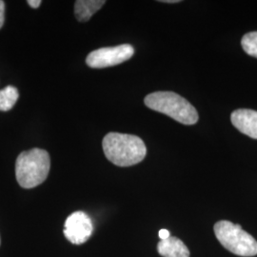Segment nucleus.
I'll use <instances>...</instances> for the list:
<instances>
[{"label": "nucleus", "instance_id": "obj_15", "mask_svg": "<svg viewBox=\"0 0 257 257\" xmlns=\"http://www.w3.org/2000/svg\"><path fill=\"white\" fill-rule=\"evenodd\" d=\"M159 2H162V3H178V2H180V0H160Z\"/></svg>", "mask_w": 257, "mask_h": 257}, {"label": "nucleus", "instance_id": "obj_13", "mask_svg": "<svg viewBox=\"0 0 257 257\" xmlns=\"http://www.w3.org/2000/svg\"><path fill=\"white\" fill-rule=\"evenodd\" d=\"M158 236H159V238L161 239V240H166V239L171 237V233H170L169 230L163 229V230H159Z\"/></svg>", "mask_w": 257, "mask_h": 257}, {"label": "nucleus", "instance_id": "obj_2", "mask_svg": "<svg viewBox=\"0 0 257 257\" xmlns=\"http://www.w3.org/2000/svg\"><path fill=\"white\" fill-rule=\"evenodd\" d=\"M51 168V158L45 150L35 148L19 155L16 163V175L24 189H33L46 180Z\"/></svg>", "mask_w": 257, "mask_h": 257}, {"label": "nucleus", "instance_id": "obj_1", "mask_svg": "<svg viewBox=\"0 0 257 257\" xmlns=\"http://www.w3.org/2000/svg\"><path fill=\"white\" fill-rule=\"evenodd\" d=\"M102 147L106 158L118 167L138 164L147 155L144 141L134 135L109 133L103 138Z\"/></svg>", "mask_w": 257, "mask_h": 257}, {"label": "nucleus", "instance_id": "obj_11", "mask_svg": "<svg viewBox=\"0 0 257 257\" xmlns=\"http://www.w3.org/2000/svg\"><path fill=\"white\" fill-rule=\"evenodd\" d=\"M241 45L245 53L257 58V32H250L242 37Z\"/></svg>", "mask_w": 257, "mask_h": 257}, {"label": "nucleus", "instance_id": "obj_9", "mask_svg": "<svg viewBox=\"0 0 257 257\" xmlns=\"http://www.w3.org/2000/svg\"><path fill=\"white\" fill-rule=\"evenodd\" d=\"M104 0H77L74 3V15L80 22H86L102 8Z\"/></svg>", "mask_w": 257, "mask_h": 257}, {"label": "nucleus", "instance_id": "obj_10", "mask_svg": "<svg viewBox=\"0 0 257 257\" xmlns=\"http://www.w3.org/2000/svg\"><path fill=\"white\" fill-rule=\"evenodd\" d=\"M19 91L16 87L7 86L0 91V110H10L19 99Z\"/></svg>", "mask_w": 257, "mask_h": 257}, {"label": "nucleus", "instance_id": "obj_5", "mask_svg": "<svg viewBox=\"0 0 257 257\" xmlns=\"http://www.w3.org/2000/svg\"><path fill=\"white\" fill-rule=\"evenodd\" d=\"M134 54L135 49L131 44L100 48L88 55L86 63L93 69H103L121 64L131 59Z\"/></svg>", "mask_w": 257, "mask_h": 257}, {"label": "nucleus", "instance_id": "obj_4", "mask_svg": "<svg viewBox=\"0 0 257 257\" xmlns=\"http://www.w3.org/2000/svg\"><path fill=\"white\" fill-rule=\"evenodd\" d=\"M214 234L221 245L233 254L250 257L257 254V241L238 224L221 220L213 226Z\"/></svg>", "mask_w": 257, "mask_h": 257}, {"label": "nucleus", "instance_id": "obj_14", "mask_svg": "<svg viewBox=\"0 0 257 257\" xmlns=\"http://www.w3.org/2000/svg\"><path fill=\"white\" fill-rule=\"evenodd\" d=\"M28 4H29L30 7L34 8V9H37V8L40 6L41 1H40V0H29V1H28Z\"/></svg>", "mask_w": 257, "mask_h": 257}, {"label": "nucleus", "instance_id": "obj_6", "mask_svg": "<svg viewBox=\"0 0 257 257\" xmlns=\"http://www.w3.org/2000/svg\"><path fill=\"white\" fill-rule=\"evenodd\" d=\"M92 231V219L84 211H75L65 221V237L74 245H81L88 241Z\"/></svg>", "mask_w": 257, "mask_h": 257}, {"label": "nucleus", "instance_id": "obj_7", "mask_svg": "<svg viewBox=\"0 0 257 257\" xmlns=\"http://www.w3.org/2000/svg\"><path fill=\"white\" fill-rule=\"evenodd\" d=\"M230 121L235 128L249 138L257 139V111L239 109L232 111Z\"/></svg>", "mask_w": 257, "mask_h": 257}, {"label": "nucleus", "instance_id": "obj_12", "mask_svg": "<svg viewBox=\"0 0 257 257\" xmlns=\"http://www.w3.org/2000/svg\"><path fill=\"white\" fill-rule=\"evenodd\" d=\"M4 20H5V3L4 1L0 0V29L4 24Z\"/></svg>", "mask_w": 257, "mask_h": 257}, {"label": "nucleus", "instance_id": "obj_8", "mask_svg": "<svg viewBox=\"0 0 257 257\" xmlns=\"http://www.w3.org/2000/svg\"><path fill=\"white\" fill-rule=\"evenodd\" d=\"M157 251L163 257H190V250L180 239L171 236L157 244Z\"/></svg>", "mask_w": 257, "mask_h": 257}, {"label": "nucleus", "instance_id": "obj_3", "mask_svg": "<svg viewBox=\"0 0 257 257\" xmlns=\"http://www.w3.org/2000/svg\"><path fill=\"white\" fill-rule=\"evenodd\" d=\"M144 102L151 110L164 113L184 125H193L198 121V112L192 103L175 92H152Z\"/></svg>", "mask_w": 257, "mask_h": 257}]
</instances>
